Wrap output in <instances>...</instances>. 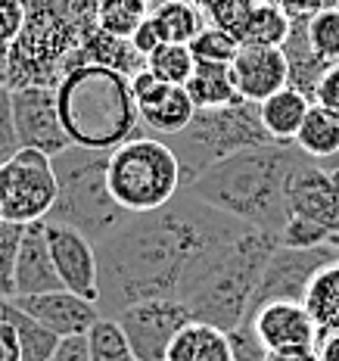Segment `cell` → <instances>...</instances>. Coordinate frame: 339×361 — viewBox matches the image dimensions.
<instances>
[{"label": "cell", "instance_id": "cell-30", "mask_svg": "<svg viewBox=\"0 0 339 361\" xmlns=\"http://www.w3.org/2000/svg\"><path fill=\"white\" fill-rule=\"evenodd\" d=\"M87 355L90 361H137L131 352L125 330L116 318H100L87 334Z\"/></svg>", "mask_w": 339, "mask_h": 361}, {"label": "cell", "instance_id": "cell-40", "mask_svg": "<svg viewBox=\"0 0 339 361\" xmlns=\"http://www.w3.org/2000/svg\"><path fill=\"white\" fill-rule=\"evenodd\" d=\"M50 361H90L87 336H69V340H59V345H56L54 355H50Z\"/></svg>", "mask_w": 339, "mask_h": 361}, {"label": "cell", "instance_id": "cell-1", "mask_svg": "<svg viewBox=\"0 0 339 361\" xmlns=\"http://www.w3.org/2000/svg\"><path fill=\"white\" fill-rule=\"evenodd\" d=\"M246 231L249 224L206 206L187 190L156 212L131 215L97 243V305L103 318H116L128 305L149 299L184 302L215 255Z\"/></svg>", "mask_w": 339, "mask_h": 361}, {"label": "cell", "instance_id": "cell-9", "mask_svg": "<svg viewBox=\"0 0 339 361\" xmlns=\"http://www.w3.org/2000/svg\"><path fill=\"white\" fill-rule=\"evenodd\" d=\"M336 259H339V250L333 243L312 246V250L277 246L274 255H271L268 265H265V274H261V281H259V290H255L249 312L261 308L265 302H277V299L305 302V293L312 287V277L318 274L323 265H330V262H336Z\"/></svg>", "mask_w": 339, "mask_h": 361}, {"label": "cell", "instance_id": "cell-49", "mask_svg": "<svg viewBox=\"0 0 339 361\" xmlns=\"http://www.w3.org/2000/svg\"><path fill=\"white\" fill-rule=\"evenodd\" d=\"M330 175H333V180H336V184H339V171H330Z\"/></svg>", "mask_w": 339, "mask_h": 361}, {"label": "cell", "instance_id": "cell-48", "mask_svg": "<svg viewBox=\"0 0 339 361\" xmlns=\"http://www.w3.org/2000/svg\"><path fill=\"white\" fill-rule=\"evenodd\" d=\"M330 243H333V246H336V250H339V234H336L333 240H330Z\"/></svg>", "mask_w": 339, "mask_h": 361}, {"label": "cell", "instance_id": "cell-18", "mask_svg": "<svg viewBox=\"0 0 339 361\" xmlns=\"http://www.w3.org/2000/svg\"><path fill=\"white\" fill-rule=\"evenodd\" d=\"M66 290L56 274L54 255L47 243V221H32L22 231V243L16 255V296H41V293Z\"/></svg>", "mask_w": 339, "mask_h": 361}, {"label": "cell", "instance_id": "cell-11", "mask_svg": "<svg viewBox=\"0 0 339 361\" xmlns=\"http://www.w3.org/2000/svg\"><path fill=\"white\" fill-rule=\"evenodd\" d=\"M13 90V125H16L19 147L41 149L47 156L63 153L72 147L69 134L63 128L56 106V87L50 85H25Z\"/></svg>", "mask_w": 339, "mask_h": 361}, {"label": "cell", "instance_id": "cell-41", "mask_svg": "<svg viewBox=\"0 0 339 361\" xmlns=\"http://www.w3.org/2000/svg\"><path fill=\"white\" fill-rule=\"evenodd\" d=\"M159 44H162V37H159V32H156V25H153V22H149V19L143 22V25L137 28V32L131 35V47L137 50V54H140L143 59H147L149 54H153V50L159 47Z\"/></svg>", "mask_w": 339, "mask_h": 361}, {"label": "cell", "instance_id": "cell-15", "mask_svg": "<svg viewBox=\"0 0 339 361\" xmlns=\"http://www.w3.org/2000/svg\"><path fill=\"white\" fill-rule=\"evenodd\" d=\"M22 312H28L35 321H41L47 330H54L59 340L69 336H87L90 327L103 318L100 305L90 299L78 296L72 290H54L41 293V296H19L13 299Z\"/></svg>", "mask_w": 339, "mask_h": 361}, {"label": "cell", "instance_id": "cell-39", "mask_svg": "<svg viewBox=\"0 0 339 361\" xmlns=\"http://www.w3.org/2000/svg\"><path fill=\"white\" fill-rule=\"evenodd\" d=\"M314 103L323 109H330L333 116H339V63L327 66L318 81V90H314Z\"/></svg>", "mask_w": 339, "mask_h": 361}, {"label": "cell", "instance_id": "cell-5", "mask_svg": "<svg viewBox=\"0 0 339 361\" xmlns=\"http://www.w3.org/2000/svg\"><path fill=\"white\" fill-rule=\"evenodd\" d=\"M56 202L44 221L69 224L81 231L90 243H103L131 218L109 190V153L87 147H66L54 156Z\"/></svg>", "mask_w": 339, "mask_h": 361}, {"label": "cell", "instance_id": "cell-36", "mask_svg": "<svg viewBox=\"0 0 339 361\" xmlns=\"http://www.w3.org/2000/svg\"><path fill=\"white\" fill-rule=\"evenodd\" d=\"M228 340H230L233 361H265V355H268L265 343L259 340L249 318H243L233 330H228Z\"/></svg>", "mask_w": 339, "mask_h": 361}, {"label": "cell", "instance_id": "cell-24", "mask_svg": "<svg viewBox=\"0 0 339 361\" xmlns=\"http://www.w3.org/2000/svg\"><path fill=\"white\" fill-rule=\"evenodd\" d=\"M292 144L302 149L314 165H321L323 159H330L339 149V116L318 106V103H312V109H308L305 122L299 128Z\"/></svg>", "mask_w": 339, "mask_h": 361}, {"label": "cell", "instance_id": "cell-31", "mask_svg": "<svg viewBox=\"0 0 339 361\" xmlns=\"http://www.w3.org/2000/svg\"><path fill=\"white\" fill-rule=\"evenodd\" d=\"M187 47H190V54L197 63L230 66L233 56H237V50H240V41L230 32H221V28H215V25H202L199 35L193 37Z\"/></svg>", "mask_w": 339, "mask_h": 361}, {"label": "cell", "instance_id": "cell-8", "mask_svg": "<svg viewBox=\"0 0 339 361\" xmlns=\"http://www.w3.org/2000/svg\"><path fill=\"white\" fill-rule=\"evenodd\" d=\"M56 202L54 156L19 147L0 165V218L16 224L44 221Z\"/></svg>", "mask_w": 339, "mask_h": 361}, {"label": "cell", "instance_id": "cell-4", "mask_svg": "<svg viewBox=\"0 0 339 361\" xmlns=\"http://www.w3.org/2000/svg\"><path fill=\"white\" fill-rule=\"evenodd\" d=\"M277 246H281L277 234L249 228L215 255L212 265L206 268V274L180 305H187L193 321L233 330L249 312L265 265Z\"/></svg>", "mask_w": 339, "mask_h": 361}, {"label": "cell", "instance_id": "cell-2", "mask_svg": "<svg viewBox=\"0 0 339 361\" xmlns=\"http://www.w3.org/2000/svg\"><path fill=\"white\" fill-rule=\"evenodd\" d=\"M308 156L296 144L249 147L215 162L184 190L255 231L281 237L286 224V180Z\"/></svg>", "mask_w": 339, "mask_h": 361}, {"label": "cell", "instance_id": "cell-14", "mask_svg": "<svg viewBox=\"0 0 339 361\" xmlns=\"http://www.w3.org/2000/svg\"><path fill=\"white\" fill-rule=\"evenodd\" d=\"M47 243L54 255L56 274L66 290L100 302V277H97V246L69 224L47 221Z\"/></svg>", "mask_w": 339, "mask_h": 361}, {"label": "cell", "instance_id": "cell-19", "mask_svg": "<svg viewBox=\"0 0 339 361\" xmlns=\"http://www.w3.org/2000/svg\"><path fill=\"white\" fill-rule=\"evenodd\" d=\"M308 109H312V100L305 94H299L296 87L286 85L283 90H277V94H271L268 100L259 103V118L274 144H292Z\"/></svg>", "mask_w": 339, "mask_h": 361}, {"label": "cell", "instance_id": "cell-37", "mask_svg": "<svg viewBox=\"0 0 339 361\" xmlns=\"http://www.w3.org/2000/svg\"><path fill=\"white\" fill-rule=\"evenodd\" d=\"M25 28V4L22 0H0V54H10Z\"/></svg>", "mask_w": 339, "mask_h": 361}, {"label": "cell", "instance_id": "cell-46", "mask_svg": "<svg viewBox=\"0 0 339 361\" xmlns=\"http://www.w3.org/2000/svg\"><path fill=\"white\" fill-rule=\"evenodd\" d=\"M318 169H323V171H339V149H336L333 156H330V159H323Z\"/></svg>", "mask_w": 339, "mask_h": 361}, {"label": "cell", "instance_id": "cell-3", "mask_svg": "<svg viewBox=\"0 0 339 361\" xmlns=\"http://www.w3.org/2000/svg\"><path fill=\"white\" fill-rule=\"evenodd\" d=\"M56 106L75 147L106 149L140 134V112L131 90V75L109 66H75L59 78Z\"/></svg>", "mask_w": 339, "mask_h": 361}, {"label": "cell", "instance_id": "cell-28", "mask_svg": "<svg viewBox=\"0 0 339 361\" xmlns=\"http://www.w3.org/2000/svg\"><path fill=\"white\" fill-rule=\"evenodd\" d=\"M153 6V0H100L97 4V28L103 35L131 41V35L149 19Z\"/></svg>", "mask_w": 339, "mask_h": 361}, {"label": "cell", "instance_id": "cell-21", "mask_svg": "<svg viewBox=\"0 0 339 361\" xmlns=\"http://www.w3.org/2000/svg\"><path fill=\"white\" fill-rule=\"evenodd\" d=\"M168 361H233L228 330L206 321H187L171 343Z\"/></svg>", "mask_w": 339, "mask_h": 361}, {"label": "cell", "instance_id": "cell-16", "mask_svg": "<svg viewBox=\"0 0 339 361\" xmlns=\"http://www.w3.org/2000/svg\"><path fill=\"white\" fill-rule=\"evenodd\" d=\"M230 78L237 94L259 106L290 85V63L283 47H240L230 63Z\"/></svg>", "mask_w": 339, "mask_h": 361}, {"label": "cell", "instance_id": "cell-10", "mask_svg": "<svg viewBox=\"0 0 339 361\" xmlns=\"http://www.w3.org/2000/svg\"><path fill=\"white\" fill-rule=\"evenodd\" d=\"M116 321L125 330L137 361H168L171 343L180 327L193 321V314L175 299H149V302L128 305L116 314Z\"/></svg>", "mask_w": 339, "mask_h": 361}, {"label": "cell", "instance_id": "cell-27", "mask_svg": "<svg viewBox=\"0 0 339 361\" xmlns=\"http://www.w3.org/2000/svg\"><path fill=\"white\" fill-rule=\"evenodd\" d=\"M302 305L314 318L318 330H339V259L323 265L312 277Z\"/></svg>", "mask_w": 339, "mask_h": 361}, {"label": "cell", "instance_id": "cell-25", "mask_svg": "<svg viewBox=\"0 0 339 361\" xmlns=\"http://www.w3.org/2000/svg\"><path fill=\"white\" fill-rule=\"evenodd\" d=\"M149 22L156 25L162 44H190L206 25L193 0H159L149 13Z\"/></svg>", "mask_w": 339, "mask_h": 361}, {"label": "cell", "instance_id": "cell-45", "mask_svg": "<svg viewBox=\"0 0 339 361\" xmlns=\"http://www.w3.org/2000/svg\"><path fill=\"white\" fill-rule=\"evenodd\" d=\"M265 361H321L314 345H305V349H281V352H268Z\"/></svg>", "mask_w": 339, "mask_h": 361}, {"label": "cell", "instance_id": "cell-44", "mask_svg": "<svg viewBox=\"0 0 339 361\" xmlns=\"http://www.w3.org/2000/svg\"><path fill=\"white\" fill-rule=\"evenodd\" d=\"M314 352L321 361H339V330H318Z\"/></svg>", "mask_w": 339, "mask_h": 361}, {"label": "cell", "instance_id": "cell-47", "mask_svg": "<svg viewBox=\"0 0 339 361\" xmlns=\"http://www.w3.org/2000/svg\"><path fill=\"white\" fill-rule=\"evenodd\" d=\"M4 305H6V299H4V296H0V314H4Z\"/></svg>", "mask_w": 339, "mask_h": 361}, {"label": "cell", "instance_id": "cell-23", "mask_svg": "<svg viewBox=\"0 0 339 361\" xmlns=\"http://www.w3.org/2000/svg\"><path fill=\"white\" fill-rule=\"evenodd\" d=\"M184 87L197 109H221V106H230L233 100H240L230 78V66L197 63V69H193L190 81Z\"/></svg>", "mask_w": 339, "mask_h": 361}, {"label": "cell", "instance_id": "cell-38", "mask_svg": "<svg viewBox=\"0 0 339 361\" xmlns=\"http://www.w3.org/2000/svg\"><path fill=\"white\" fill-rule=\"evenodd\" d=\"M19 149L16 125H13V90L0 81V165L13 159Z\"/></svg>", "mask_w": 339, "mask_h": 361}, {"label": "cell", "instance_id": "cell-13", "mask_svg": "<svg viewBox=\"0 0 339 361\" xmlns=\"http://www.w3.org/2000/svg\"><path fill=\"white\" fill-rule=\"evenodd\" d=\"M286 209L290 215H302L321 224L330 237L339 234V184L312 159L296 165V171L286 180Z\"/></svg>", "mask_w": 339, "mask_h": 361}, {"label": "cell", "instance_id": "cell-7", "mask_svg": "<svg viewBox=\"0 0 339 361\" xmlns=\"http://www.w3.org/2000/svg\"><path fill=\"white\" fill-rule=\"evenodd\" d=\"M109 190L131 215L156 212L184 190L180 162L162 137L137 134L109 153Z\"/></svg>", "mask_w": 339, "mask_h": 361}, {"label": "cell", "instance_id": "cell-17", "mask_svg": "<svg viewBox=\"0 0 339 361\" xmlns=\"http://www.w3.org/2000/svg\"><path fill=\"white\" fill-rule=\"evenodd\" d=\"M246 318L252 321L259 340L265 343L268 352L281 349H305L318 340V324L308 314L302 302H290V299H277V302H265L261 308L249 312Z\"/></svg>", "mask_w": 339, "mask_h": 361}, {"label": "cell", "instance_id": "cell-26", "mask_svg": "<svg viewBox=\"0 0 339 361\" xmlns=\"http://www.w3.org/2000/svg\"><path fill=\"white\" fill-rule=\"evenodd\" d=\"M0 318L10 321L13 330H16L22 361H50V355H54L56 345H59V336L54 334V330H47L41 321H35L28 312H22L13 299H6Z\"/></svg>", "mask_w": 339, "mask_h": 361}, {"label": "cell", "instance_id": "cell-33", "mask_svg": "<svg viewBox=\"0 0 339 361\" xmlns=\"http://www.w3.org/2000/svg\"><path fill=\"white\" fill-rule=\"evenodd\" d=\"M22 231H25V224L0 221V296L4 299L16 296V255Z\"/></svg>", "mask_w": 339, "mask_h": 361}, {"label": "cell", "instance_id": "cell-22", "mask_svg": "<svg viewBox=\"0 0 339 361\" xmlns=\"http://www.w3.org/2000/svg\"><path fill=\"white\" fill-rule=\"evenodd\" d=\"M292 19L286 16L274 0L268 4H252L246 13L243 25H240V47H283L290 37Z\"/></svg>", "mask_w": 339, "mask_h": 361}, {"label": "cell", "instance_id": "cell-50", "mask_svg": "<svg viewBox=\"0 0 339 361\" xmlns=\"http://www.w3.org/2000/svg\"><path fill=\"white\" fill-rule=\"evenodd\" d=\"M249 4H268V0H249Z\"/></svg>", "mask_w": 339, "mask_h": 361}, {"label": "cell", "instance_id": "cell-51", "mask_svg": "<svg viewBox=\"0 0 339 361\" xmlns=\"http://www.w3.org/2000/svg\"><path fill=\"white\" fill-rule=\"evenodd\" d=\"M0 221H4V218H0Z\"/></svg>", "mask_w": 339, "mask_h": 361}, {"label": "cell", "instance_id": "cell-43", "mask_svg": "<svg viewBox=\"0 0 339 361\" xmlns=\"http://www.w3.org/2000/svg\"><path fill=\"white\" fill-rule=\"evenodd\" d=\"M274 4L290 19H296V16H314V13H321L327 6V0H274Z\"/></svg>", "mask_w": 339, "mask_h": 361}, {"label": "cell", "instance_id": "cell-32", "mask_svg": "<svg viewBox=\"0 0 339 361\" xmlns=\"http://www.w3.org/2000/svg\"><path fill=\"white\" fill-rule=\"evenodd\" d=\"M308 44L327 66L339 63V13L333 6H323L308 19Z\"/></svg>", "mask_w": 339, "mask_h": 361}, {"label": "cell", "instance_id": "cell-34", "mask_svg": "<svg viewBox=\"0 0 339 361\" xmlns=\"http://www.w3.org/2000/svg\"><path fill=\"white\" fill-rule=\"evenodd\" d=\"M199 10V16L206 25H215L221 32H230L233 37L240 35L246 13H249V0H193Z\"/></svg>", "mask_w": 339, "mask_h": 361}, {"label": "cell", "instance_id": "cell-20", "mask_svg": "<svg viewBox=\"0 0 339 361\" xmlns=\"http://www.w3.org/2000/svg\"><path fill=\"white\" fill-rule=\"evenodd\" d=\"M308 19L312 16H296L290 28V37L283 44L286 63H290V87H296L299 94H305L308 100L314 103V90H318V81L327 63L314 54L312 44H308Z\"/></svg>", "mask_w": 339, "mask_h": 361}, {"label": "cell", "instance_id": "cell-6", "mask_svg": "<svg viewBox=\"0 0 339 361\" xmlns=\"http://www.w3.org/2000/svg\"><path fill=\"white\" fill-rule=\"evenodd\" d=\"M162 140L175 149L184 187L193 184L215 162L228 159L240 149L274 144L259 118V106L246 103L243 97L221 109H197V116L190 118L184 131L168 134Z\"/></svg>", "mask_w": 339, "mask_h": 361}, {"label": "cell", "instance_id": "cell-12", "mask_svg": "<svg viewBox=\"0 0 339 361\" xmlns=\"http://www.w3.org/2000/svg\"><path fill=\"white\" fill-rule=\"evenodd\" d=\"M131 90H134V100H137L140 125L147 128L143 134L168 137V134L184 131V128L190 125V118L197 116V106H193L187 87L165 85L147 66L131 75Z\"/></svg>", "mask_w": 339, "mask_h": 361}, {"label": "cell", "instance_id": "cell-29", "mask_svg": "<svg viewBox=\"0 0 339 361\" xmlns=\"http://www.w3.org/2000/svg\"><path fill=\"white\" fill-rule=\"evenodd\" d=\"M147 69L165 85H187L193 69H197V59H193L187 44H159L147 56Z\"/></svg>", "mask_w": 339, "mask_h": 361}, {"label": "cell", "instance_id": "cell-42", "mask_svg": "<svg viewBox=\"0 0 339 361\" xmlns=\"http://www.w3.org/2000/svg\"><path fill=\"white\" fill-rule=\"evenodd\" d=\"M0 361H22L19 336L10 321H4V318H0Z\"/></svg>", "mask_w": 339, "mask_h": 361}, {"label": "cell", "instance_id": "cell-35", "mask_svg": "<svg viewBox=\"0 0 339 361\" xmlns=\"http://www.w3.org/2000/svg\"><path fill=\"white\" fill-rule=\"evenodd\" d=\"M327 231L321 228V224L308 221L302 215H286V224L281 231V246H290V250H312V246H323L330 243Z\"/></svg>", "mask_w": 339, "mask_h": 361}]
</instances>
